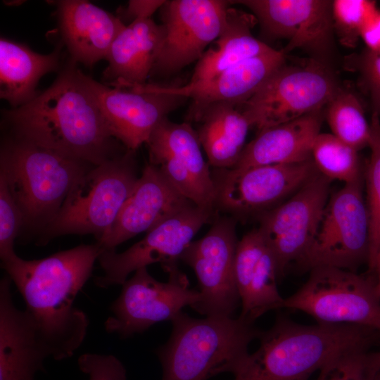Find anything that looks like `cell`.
Listing matches in <instances>:
<instances>
[{
    "label": "cell",
    "mask_w": 380,
    "mask_h": 380,
    "mask_svg": "<svg viewBox=\"0 0 380 380\" xmlns=\"http://www.w3.org/2000/svg\"><path fill=\"white\" fill-rule=\"evenodd\" d=\"M325 110L332 134L357 151L369 146L370 125L355 94L340 87Z\"/></svg>",
    "instance_id": "obj_29"
},
{
    "label": "cell",
    "mask_w": 380,
    "mask_h": 380,
    "mask_svg": "<svg viewBox=\"0 0 380 380\" xmlns=\"http://www.w3.org/2000/svg\"><path fill=\"white\" fill-rule=\"evenodd\" d=\"M284 308L306 313L324 324H355L380 331V298L373 272L360 274L331 267L310 271Z\"/></svg>",
    "instance_id": "obj_8"
},
{
    "label": "cell",
    "mask_w": 380,
    "mask_h": 380,
    "mask_svg": "<svg viewBox=\"0 0 380 380\" xmlns=\"http://www.w3.org/2000/svg\"><path fill=\"white\" fill-rule=\"evenodd\" d=\"M376 8V3L372 1H333L334 32L340 43L348 48L356 46L365 21Z\"/></svg>",
    "instance_id": "obj_33"
},
{
    "label": "cell",
    "mask_w": 380,
    "mask_h": 380,
    "mask_svg": "<svg viewBox=\"0 0 380 380\" xmlns=\"http://www.w3.org/2000/svg\"><path fill=\"white\" fill-rule=\"evenodd\" d=\"M357 153L334 134L319 133L312 144L311 158L320 174L346 184L363 178Z\"/></svg>",
    "instance_id": "obj_30"
},
{
    "label": "cell",
    "mask_w": 380,
    "mask_h": 380,
    "mask_svg": "<svg viewBox=\"0 0 380 380\" xmlns=\"http://www.w3.org/2000/svg\"><path fill=\"white\" fill-rule=\"evenodd\" d=\"M255 23L253 15L229 8L224 29L197 62L190 82L208 80L243 61L272 50L252 34Z\"/></svg>",
    "instance_id": "obj_26"
},
{
    "label": "cell",
    "mask_w": 380,
    "mask_h": 380,
    "mask_svg": "<svg viewBox=\"0 0 380 380\" xmlns=\"http://www.w3.org/2000/svg\"><path fill=\"white\" fill-rule=\"evenodd\" d=\"M362 179L344 184L329 196L314 237L295 264L298 270L319 267L349 271L368 263L369 222Z\"/></svg>",
    "instance_id": "obj_9"
},
{
    "label": "cell",
    "mask_w": 380,
    "mask_h": 380,
    "mask_svg": "<svg viewBox=\"0 0 380 380\" xmlns=\"http://www.w3.org/2000/svg\"><path fill=\"white\" fill-rule=\"evenodd\" d=\"M171 322L168 341L156 351L162 380H206L228 372L262 332L239 317L196 319L181 312Z\"/></svg>",
    "instance_id": "obj_4"
},
{
    "label": "cell",
    "mask_w": 380,
    "mask_h": 380,
    "mask_svg": "<svg viewBox=\"0 0 380 380\" xmlns=\"http://www.w3.org/2000/svg\"><path fill=\"white\" fill-rule=\"evenodd\" d=\"M341 87L329 66L310 58L277 69L240 107L259 131L322 110Z\"/></svg>",
    "instance_id": "obj_7"
},
{
    "label": "cell",
    "mask_w": 380,
    "mask_h": 380,
    "mask_svg": "<svg viewBox=\"0 0 380 380\" xmlns=\"http://www.w3.org/2000/svg\"><path fill=\"white\" fill-rule=\"evenodd\" d=\"M285 62L286 54L282 50L273 49L243 61L208 80L189 82L178 87L151 86L162 93L191 99L189 118L197 121L202 112L211 104L244 103Z\"/></svg>",
    "instance_id": "obj_20"
},
{
    "label": "cell",
    "mask_w": 380,
    "mask_h": 380,
    "mask_svg": "<svg viewBox=\"0 0 380 380\" xmlns=\"http://www.w3.org/2000/svg\"><path fill=\"white\" fill-rule=\"evenodd\" d=\"M75 63L44 91L4 115L15 137L97 165L119 155L118 141Z\"/></svg>",
    "instance_id": "obj_1"
},
{
    "label": "cell",
    "mask_w": 380,
    "mask_h": 380,
    "mask_svg": "<svg viewBox=\"0 0 380 380\" xmlns=\"http://www.w3.org/2000/svg\"><path fill=\"white\" fill-rule=\"evenodd\" d=\"M149 163L186 198L201 208L214 210L215 189L203 156L196 131L187 122L165 118L146 143Z\"/></svg>",
    "instance_id": "obj_18"
},
{
    "label": "cell",
    "mask_w": 380,
    "mask_h": 380,
    "mask_svg": "<svg viewBox=\"0 0 380 380\" xmlns=\"http://www.w3.org/2000/svg\"><path fill=\"white\" fill-rule=\"evenodd\" d=\"M213 217L214 210L192 204L148 231L126 251L102 250L98 261L103 274L95 278L96 285L103 289L122 285L129 274L149 265L159 262L163 269L177 264L196 234Z\"/></svg>",
    "instance_id": "obj_13"
},
{
    "label": "cell",
    "mask_w": 380,
    "mask_h": 380,
    "mask_svg": "<svg viewBox=\"0 0 380 380\" xmlns=\"http://www.w3.org/2000/svg\"><path fill=\"white\" fill-rule=\"evenodd\" d=\"M234 275L241 303V319L253 323L268 311L284 308L285 298L277 289V265L258 229L239 241Z\"/></svg>",
    "instance_id": "obj_22"
},
{
    "label": "cell",
    "mask_w": 380,
    "mask_h": 380,
    "mask_svg": "<svg viewBox=\"0 0 380 380\" xmlns=\"http://www.w3.org/2000/svg\"><path fill=\"white\" fill-rule=\"evenodd\" d=\"M369 125V147L371 153L366 167L365 180L369 222V251L367 264L369 272H371L380 250V117L372 113Z\"/></svg>",
    "instance_id": "obj_31"
},
{
    "label": "cell",
    "mask_w": 380,
    "mask_h": 380,
    "mask_svg": "<svg viewBox=\"0 0 380 380\" xmlns=\"http://www.w3.org/2000/svg\"><path fill=\"white\" fill-rule=\"evenodd\" d=\"M331 180L319 172L291 197L257 217L280 280L309 247L329 198Z\"/></svg>",
    "instance_id": "obj_15"
},
{
    "label": "cell",
    "mask_w": 380,
    "mask_h": 380,
    "mask_svg": "<svg viewBox=\"0 0 380 380\" xmlns=\"http://www.w3.org/2000/svg\"><path fill=\"white\" fill-rule=\"evenodd\" d=\"M360 37L365 42L366 48L380 52V9L378 8L365 21Z\"/></svg>",
    "instance_id": "obj_38"
},
{
    "label": "cell",
    "mask_w": 380,
    "mask_h": 380,
    "mask_svg": "<svg viewBox=\"0 0 380 380\" xmlns=\"http://www.w3.org/2000/svg\"><path fill=\"white\" fill-rule=\"evenodd\" d=\"M11 280L0 281V380H34L44 361L53 357L32 316L15 305Z\"/></svg>",
    "instance_id": "obj_21"
},
{
    "label": "cell",
    "mask_w": 380,
    "mask_h": 380,
    "mask_svg": "<svg viewBox=\"0 0 380 380\" xmlns=\"http://www.w3.org/2000/svg\"><path fill=\"white\" fill-rule=\"evenodd\" d=\"M163 39V27L151 18L137 19L125 25L113 42L104 77L111 86L145 84Z\"/></svg>",
    "instance_id": "obj_25"
},
{
    "label": "cell",
    "mask_w": 380,
    "mask_h": 380,
    "mask_svg": "<svg viewBox=\"0 0 380 380\" xmlns=\"http://www.w3.org/2000/svg\"><path fill=\"white\" fill-rule=\"evenodd\" d=\"M379 332H380V331H379ZM379 354H380V350H379Z\"/></svg>",
    "instance_id": "obj_41"
},
{
    "label": "cell",
    "mask_w": 380,
    "mask_h": 380,
    "mask_svg": "<svg viewBox=\"0 0 380 380\" xmlns=\"http://www.w3.org/2000/svg\"><path fill=\"white\" fill-rule=\"evenodd\" d=\"M22 213L6 182L0 175V258L6 261L17 254L14 242L23 228Z\"/></svg>",
    "instance_id": "obj_35"
},
{
    "label": "cell",
    "mask_w": 380,
    "mask_h": 380,
    "mask_svg": "<svg viewBox=\"0 0 380 380\" xmlns=\"http://www.w3.org/2000/svg\"><path fill=\"white\" fill-rule=\"evenodd\" d=\"M230 1L172 0L162 6L163 39L151 72L170 75L199 61L221 34Z\"/></svg>",
    "instance_id": "obj_14"
},
{
    "label": "cell",
    "mask_w": 380,
    "mask_h": 380,
    "mask_svg": "<svg viewBox=\"0 0 380 380\" xmlns=\"http://www.w3.org/2000/svg\"><path fill=\"white\" fill-rule=\"evenodd\" d=\"M165 2L163 0H130L127 7L123 10V15L132 21L151 18L152 14L161 8Z\"/></svg>",
    "instance_id": "obj_37"
},
{
    "label": "cell",
    "mask_w": 380,
    "mask_h": 380,
    "mask_svg": "<svg viewBox=\"0 0 380 380\" xmlns=\"http://www.w3.org/2000/svg\"><path fill=\"white\" fill-rule=\"evenodd\" d=\"M332 2L329 0H240L231 4L249 8L262 32L288 39L284 54L300 49L329 65L334 51Z\"/></svg>",
    "instance_id": "obj_16"
},
{
    "label": "cell",
    "mask_w": 380,
    "mask_h": 380,
    "mask_svg": "<svg viewBox=\"0 0 380 380\" xmlns=\"http://www.w3.org/2000/svg\"><path fill=\"white\" fill-rule=\"evenodd\" d=\"M59 49L40 54L25 44L1 37L0 39V96L15 108L37 94L35 87L46 73L56 70Z\"/></svg>",
    "instance_id": "obj_28"
},
{
    "label": "cell",
    "mask_w": 380,
    "mask_h": 380,
    "mask_svg": "<svg viewBox=\"0 0 380 380\" xmlns=\"http://www.w3.org/2000/svg\"><path fill=\"white\" fill-rule=\"evenodd\" d=\"M77 364L89 380H127L125 367L113 355L84 353L79 357Z\"/></svg>",
    "instance_id": "obj_36"
},
{
    "label": "cell",
    "mask_w": 380,
    "mask_h": 380,
    "mask_svg": "<svg viewBox=\"0 0 380 380\" xmlns=\"http://www.w3.org/2000/svg\"><path fill=\"white\" fill-rule=\"evenodd\" d=\"M371 272H373L374 274L376 281V289L377 293L380 298V250L376 257L374 266Z\"/></svg>",
    "instance_id": "obj_39"
},
{
    "label": "cell",
    "mask_w": 380,
    "mask_h": 380,
    "mask_svg": "<svg viewBox=\"0 0 380 380\" xmlns=\"http://www.w3.org/2000/svg\"><path fill=\"white\" fill-rule=\"evenodd\" d=\"M101 251L96 242L42 259L28 260L16 255L1 262L24 300L25 310L61 360L70 357L86 337L89 319L73 302Z\"/></svg>",
    "instance_id": "obj_2"
},
{
    "label": "cell",
    "mask_w": 380,
    "mask_h": 380,
    "mask_svg": "<svg viewBox=\"0 0 380 380\" xmlns=\"http://www.w3.org/2000/svg\"><path fill=\"white\" fill-rule=\"evenodd\" d=\"M322 110L259 131L232 168L296 163L312 158V144L323 120Z\"/></svg>",
    "instance_id": "obj_24"
},
{
    "label": "cell",
    "mask_w": 380,
    "mask_h": 380,
    "mask_svg": "<svg viewBox=\"0 0 380 380\" xmlns=\"http://www.w3.org/2000/svg\"><path fill=\"white\" fill-rule=\"evenodd\" d=\"M380 337L373 328L355 324L304 325L278 314L262 332L256 351L232 366L233 380H308L334 357L369 348Z\"/></svg>",
    "instance_id": "obj_3"
},
{
    "label": "cell",
    "mask_w": 380,
    "mask_h": 380,
    "mask_svg": "<svg viewBox=\"0 0 380 380\" xmlns=\"http://www.w3.org/2000/svg\"><path fill=\"white\" fill-rule=\"evenodd\" d=\"M80 73L110 134L127 150L135 151L146 144L156 127L185 99L158 91L151 84L110 87Z\"/></svg>",
    "instance_id": "obj_17"
},
{
    "label": "cell",
    "mask_w": 380,
    "mask_h": 380,
    "mask_svg": "<svg viewBox=\"0 0 380 380\" xmlns=\"http://www.w3.org/2000/svg\"><path fill=\"white\" fill-rule=\"evenodd\" d=\"M344 68L358 74L361 88L369 97L372 113L380 117V52L367 48L344 58Z\"/></svg>",
    "instance_id": "obj_34"
},
{
    "label": "cell",
    "mask_w": 380,
    "mask_h": 380,
    "mask_svg": "<svg viewBox=\"0 0 380 380\" xmlns=\"http://www.w3.org/2000/svg\"><path fill=\"white\" fill-rule=\"evenodd\" d=\"M163 270L168 274L167 282L154 279L147 267L137 270L125 281L110 308L113 315L104 323L107 332L122 338L130 337L156 323L171 321L184 307L192 308L200 300L199 291L190 288L187 277L177 264Z\"/></svg>",
    "instance_id": "obj_10"
},
{
    "label": "cell",
    "mask_w": 380,
    "mask_h": 380,
    "mask_svg": "<svg viewBox=\"0 0 380 380\" xmlns=\"http://www.w3.org/2000/svg\"><path fill=\"white\" fill-rule=\"evenodd\" d=\"M234 218L213 220L201 239L191 241L180 260L198 279L200 300L192 308L206 317H232L239 306L234 264L238 245Z\"/></svg>",
    "instance_id": "obj_12"
},
{
    "label": "cell",
    "mask_w": 380,
    "mask_h": 380,
    "mask_svg": "<svg viewBox=\"0 0 380 380\" xmlns=\"http://www.w3.org/2000/svg\"><path fill=\"white\" fill-rule=\"evenodd\" d=\"M192 204L157 167L149 163L143 169L113 225L96 242L102 250L114 251L120 243L138 234L148 232Z\"/></svg>",
    "instance_id": "obj_19"
},
{
    "label": "cell",
    "mask_w": 380,
    "mask_h": 380,
    "mask_svg": "<svg viewBox=\"0 0 380 380\" xmlns=\"http://www.w3.org/2000/svg\"><path fill=\"white\" fill-rule=\"evenodd\" d=\"M89 163L15 137L1 148L0 175L23 215V228L40 229L55 217Z\"/></svg>",
    "instance_id": "obj_5"
},
{
    "label": "cell",
    "mask_w": 380,
    "mask_h": 380,
    "mask_svg": "<svg viewBox=\"0 0 380 380\" xmlns=\"http://www.w3.org/2000/svg\"><path fill=\"white\" fill-rule=\"evenodd\" d=\"M59 28L71 59L91 66L106 58L122 20L87 1H58Z\"/></svg>",
    "instance_id": "obj_23"
},
{
    "label": "cell",
    "mask_w": 380,
    "mask_h": 380,
    "mask_svg": "<svg viewBox=\"0 0 380 380\" xmlns=\"http://www.w3.org/2000/svg\"><path fill=\"white\" fill-rule=\"evenodd\" d=\"M134 151L94 165L73 184L37 244L68 234H93L98 241L113 225L139 177Z\"/></svg>",
    "instance_id": "obj_6"
},
{
    "label": "cell",
    "mask_w": 380,
    "mask_h": 380,
    "mask_svg": "<svg viewBox=\"0 0 380 380\" xmlns=\"http://www.w3.org/2000/svg\"><path fill=\"white\" fill-rule=\"evenodd\" d=\"M379 370V351L354 350L327 362L319 370L317 380H374Z\"/></svg>",
    "instance_id": "obj_32"
},
{
    "label": "cell",
    "mask_w": 380,
    "mask_h": 380,
    "mask_svg": "<svg viewBox=\"0 0 380 380\" xmlns=\"http://www.w3.org/2000/svg\"><path fill=\"white\" fill-rule=\"evenodd\" d=\"M374 380H380V370L377 372L376 375L375 376Z\"/></svg>",
    "instance_id": "obj_40"
},
{
    "label": "cell",
    "mask_w": 380,
    "mask_h": 380,
    "mask_svg": "<svg viewBox=\"0 0 380 380\" xmlns=\"http://www.w3.org/2000/svg\"><path fill=\"white\" fill-rule=\"evenodd\" d=\"M197 121L201 125L196 132L209 164L214 169L234 167L252 127L240 106L229 102L211 104Z\"/></svg>",
    "instance_id": "obj_27"
},
{
    "label": "cell",
    "mask_w": 380,
    "mask_h": 380,
    "mask_svg": "<svg viewBox=\"0 0 380 380\" xmlns=\"http://www.w3.org/2000/svg\"><path fill=\"white\" fill-rule=\"evenodd\" d=\"M317 172L312 158L290 164L214 169L215 208L237 217L258 216L285 201Z\"/></svg>",
    "instance_id": "obj_11"
}]
</instances>
